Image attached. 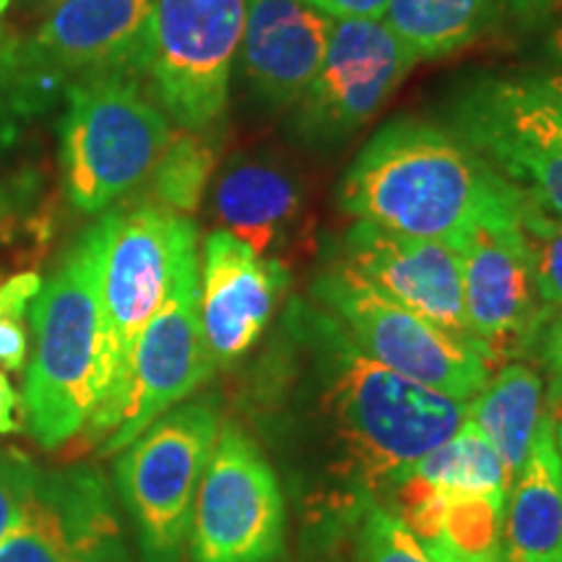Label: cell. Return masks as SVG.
<instances>
[{"mask_svg":"<svg viewBox=\"0 0 562 562\" xmlns=\"http://www.w3.org/2000/svg\"><path fill=\"white\" fill-rule=\"evenodd\" d=\"M281 360L300 375L297 402L321 435L326 469L360 503L385 495L469 417L467 402L396 375L364 355L315 302L294 300L286 311Z\"/></svg>","mask_w":562,"mask_h":562,"instance_id":"cell-1","label":"cell"},{"mask_svg":"<svg viewBox=\"0 0 562 562\" xmlns=\"http://www.w3.org/2000/svg\"><path fill=\"white\" fill-rule=\"evenodd\" d=\"M526 201L459 133L409 115L378 128L339 182L344 214L459 252L480 229L521 224Z\"/></svg>","mask_w":562,"mask_h":562,"instance_id":"cell-2","label":"cell"},{"mask_svg":"<svg viewBox=\"0 0 562 562\" xmlns=\"http://www.w3.org/2000/svg\"><path fill=\"white\" fill-rule=\"evenodd\" d=\"M100 227V351L83 435L104 442L121 419L138 336L159 311L178 252L195 235V224L159 203H140L110 211Z\"/></svg>","mask_w":562,"mask_h":562,"instance_id":"cell-3","label":"cell"},{"mask_svg":"<svg viewBox=\"0 0 562 562\" xmlns=\"http://www.w3.org/2000/svg\"><path fill=\"white\" fill-rule=\"evenodd\" d=\"M102 227H91L68 252L32 305L34 357L21 406L32 438L47 451L83 432L91 414L100 351Z\"/></svg>","mask_w":562,"mask_h":562,"instance_id":"cell-4","label":"cell"},{"mask_svg":"<svg viewBox=\"0 0 562 562\" xmlns=\"http://www.w3.org/2000/svg\"><path fill=\"white\" fill-rule=\"evenodd\" d=\"M170 121L136 76L74 83L63 123V178L70 203L102 214L138 188L170 140Z\"/></svg>","mask_w":562,"mask_h":562,"instance_id":"cell-5","label":"cell"},{"mask_svg":"<svg viewBox=\"0 0 562 562\" xmlns=\"http://www.w3.org/2000/svg\"><path fill=\"white\" fill-rule=\"evenodd\" d=\"M220 427L214 404L188 402L161 414L117 456L115 482L146 562H182Z\"/></svg>","mask_w":562,"mask_h":562,"instance_id":"cell-6","label":"cell"},{"mask_svg":"<svg viewBox=\"0 0 562 562\" xmlns=\"http://www.w3.org/2000/svg\"><path fill=\"white\" fill-rule=\"evenodd\" d=\"M311 297L347 328L364 355L396 375L467 404L490 381L492 364L474 344L406 311L339 261L313 279Z\"/></svg>","mask_w":562,"mask_h":562,"instance_id":"cell-7","label":"cell"},{"mask_svg":"<svg viewBox=\"0 0 562 562\" xmlns=\"http://www.w3.org/2000/svg\"><path fill=\"white\" fill-rule=\"evenodd\" d=\"M250 0H154L146 74L167 117L206 131L222 121Z\"/></svg>","mask_w":562,"mask_h":562,"instance_id":"cell-8","label":"cell"},{"mask_svg":"<svg viewBox=\"0 0 562 562\" xmlns=\"http://www.w3.org/2000/svg\"><path fill=\"white\" fill-rule=\"evenodd\" d=\"M188 542L193 562H273L284 552L286 503L277 469L235 422L216 435Z\"/></svg>","mask_w":562,"mask_h":562,"instance_id":"cell-9","label":"cell"},{"mask_svg":"<svg viewBox=\"0 0 562 562\" xmlns=\"http://www.w3.org/2000/svg\"><path fill=\"white\" fill-rule=\"evenodd\" d=\"M214 360L201 323L199 232L182 243L159 311L138 336L128 391L115 432L102 442L104 456H117L161 414L186 402L214 375Z\"/></svg>","mask_w":562,"mask_h":562,"instance_id":"cell-10","label":"cell"},{"mask_svg":"<svg viewBox=\"0 0 562 562\" xmlns=\"http://www.w3.org/2000/svg\"><path fill=\"white\" fill-rule=\"evenodd\" d=\"M414 66L417 55L381 19H334L318 76L292 104V133L313 149L341 144L381 112Z\"/></svg>","mask_w":562,"mask_h":562,"instance_id":"cell-11","label":"cell"},{"mask_svg":"<svg viewBox=\"0 0 562 562\" xmlns=\"http://www.w3.org/2000/svg\"><path fill=\"white\" fill-rule=\"evenodd\" d=\"M451 131L516 182L529 199L562 220V136L544 123L516 76H484L451 108Z\"/></svg>","mask_w":562,"mask_h":562,"instance_id":"cell-12","label":"cell"},{"mask_svg":"<svg viewBox=\"0 0 562 562\" xmlns=\"http://www.w3.org/2000/svg\"><path fill=\"white\" fill-rule=\"evenodd\" d=\"M469 336L497 364L537 349L550 315L539 302L521 224L480 229L461 250Z\"/></svg>","mask_w":562,"mask_h":562,"instance_id":"cell-13","label":"cell"},{"mask_svg":"<svg viewBox=\"0 0 562 562\" xmlns=\"http://www.w3.org/2000/svg\"><path fill=\"white\" fill-rule=\"evenodd\" d=\"M0 562H125L123 531L104 480L91 469L40 476Z\"/></svg>","mask_w":562,"mask_h":562,"instance_id":"cell-14","label":"cell"},{"mask_svg":"<svg viewBox=\"0 0 562 562\" xmlns=\"http://www.w3.org/2000/svg\"><path fill=\"white\" fill-rule=\"evenodd\" d=\"M151 19L154 0H63L30 45L16 53L13 68L79 81L146 74Z\"/></svg>","mask_w":562,"mask_h":562,"instance_id":"cell-15","label":"cell"},{"mask_svg":"<svg viewBox=\"0 0 562 562\" xmlns=\"http://www.w3.org/2000/svg\"><path fill=\"white\" fill-rule=\"evenodd\" d=\"M336 261L406 311L474 344L463 311L461 252L451 245L398 235L357 220L344 232Z\"/></svg>","mask_w":562,"mask_h":562,"instance_id":"cell-16","label":"cell"},{"mask_svg":"<svg viewBox=\"0 0 562 562\" xmlns=\"http://www.w3.org/2000/svg\"><path fill=\"white\" fill-rule=\"evenodd\" d=\"M199 286L211 360L216 368H232L269 328L290 286V271L279 258L261 256L227 229H216L203 240Z\"/></svg>","mask_w":562,"mask_h":562,"instance_id":"cell-17","label":"cell"},{"mask_svg":"<svg viewBox=\"0 0 562 562\" xmlns=\"http://www.w3.org/2000/svg\"><path fill=\"white\" fill-rule=\"evenodd\" d=\"M334 19L307 0H250L240 60L245 81L269 110H286L318 76Z\"/></svg>","mask_w":562,"mask_h":562,"instance_id":"cell-18","label":"cell"},{"mask_svg":"<svg viewBox=\"0 0 562 562\" xmlns=\"http://www.w3.org/2000/svg\"><path fill=\"white\" fill-rule=\"evenodd\" d=\"M385 495V508L409 526L435 562H505V501L440 490L414 476H402Z\"/></svg>","mask_w":562,"mask_h":562,"instance_id":"cell-19","label":"cell"},{"mask_svg":"<svg viewBox=\"0 0 562 562\" xmlns=\"http://www.w3.org/2000/svg\"><path fill=\"white\" fill-rule=\"evenodd\" d=\"M214 211L229 235L269 256L290 240L297 227L302 186L297 175L277 157L243 154L232 159L216 180Z\"/></svg>","mask_w":562,"mask_h":562,"instance_id":"cell-20","label":"cell"},{"mask_svg":"<svg viewBox=\"0 0 562 562\" xmlns=\"http://www.w3.org/2000/svg\"><path fill=\"white\" fill-rule=\"evenodd\" d=\"M505 562H562V453L547 412L529 459L513 476L503 516Z\"/></svg>","mask_w":562,"mask_h":562,"instance_id":"cell-21","label":"cell"},{"mask_svg":"<svg viewBox=\"0 0 562 562\" xmlns=\"http://www.w3.org/2000/svg\"><path fill=\"white\" fill-rule=\"evenodd\" d=\"M547 412L542 375L524 362L503 364L469 402V419L495 446L510 482L529 459Z\"/></svg>","mask_w":562,"mask_h":562,"instance_id":"cell-22","label":"cell"},{"mask_svg":"<svg viewBox=\"0 0 562 562\" xmlns=\"http://www.w3.org/2000/svg\"><path fill=\"white\" fill-rule=\"evenodd\" d=\"M529 3L533 0H389L381 21L417 60H432L474 45Z\"/></svg>","mask_w":562,"mask_h":562,"instance_id":"cell-23","label":"cell"},{"mask_svg":"<svg viewBox=\"0 0 562 562\" xmlns=\"http://www.w3.org/2000/svg\"><path fill=\"white\" fill-rule=\"evenodd\" d=\"M402 476H414V480L440 490L472 492V495H487L497 497V501H508L510 490L503 459L469 417L451 438L414 463Z\"/></svg>","mask_w":562,"mask_h":562,"instance_id":"cell-24","label":"cell"},{"mask_svg":"<svg viewBox=\"0 0 562 562\" xmlns=\"http://www.w3.org/2000/svg\"><path fill=\"white\" fill-rule=\"evenodd\" d=\"M216 167V138L206 131L180 128L170 133L165 151L154 167V195L159 206L175 214H193Z\"/></svg>","mask_w":562,"mask_h":562,"instance_id":"cell-25","label":"cell"},{"mask_svg":"<svg viewBox=\"0 0 562 562\" xmlns=\"http://www.w3.org/2000/svg\"><path fill=\"white\" fill-rule=\"evenodd\" d=\"M521 232L529 248L533 284L544 313L552 315L562 305V220L526 201Z\"/></svg>","mask_w":562,"mask_h":562,"instance_id":"cell-26","label":"cell"},{"mask_svg":"<svg viewBox=\"0 0 562 562\" xmlns=\"http://www.w3.org/2000/svg\"><path fill=\"white\" fill-rule=\"evenodd\" d=\"M357 562H435L402 518L383 503H360Z\"/></svg>","mask_w":562,"mask_h":562,"instance_id":"cell-27","label":"cell"},{"mask_svg":"<svg viewBox=\"0 0 562 562\" xmlns=\"http://www.w3.org/2000/svg\"><path fill=\"white\" fill-rule=\"evenodd\" d=\"M40 476L26 456L16 451L0 453V542L16 526L26 501L37 490Z\"/></svg>","mask_w":562,"mask_h":562,"instance_id":"cell-28","label":"cell"},{"mask_svg":"<svg viewBox=\"0 0 562 562\" xmlns=\"http://www.w3.org/2000/svg\"><path fill=\"white\" fill-rule=\"evenodd\" d=\"M516 81L537 115L562 136V70L524 74L516 76Z\"/></svg>","mask_w":562,"mask_h":562,"instance_id":"cell-29","label":"cell"},{"mask_svg":"<svg viewBox=\"0 0 562 562\" xmlns=\"http://www.w3.org/2000/svg\"><path fill=\"white\" fill-rule=\"evenodd\" d=\"M539 362L544 364L550 389H547V409L562 412V305L547 318L537 341Z\"/></svg>","mask_w":562,"mask_h":562,"instance_id":"cell-30","label":"cell"},{"mask_svg":"<svg viewBox=\"0 0 562 562\" xmlns=\"http://www.w3.org/2000/svg\"><path fill=\"white\" fill-rule=\"evenodd\" d=\"M26 364L24 318L0 315V370L21 372Z\"/></svg>","mask_w":562,"mask_h":562,"instance_id":"cell-31","label":"cell"},{"mask_svg":"<svg viewBox=\"0 0 562 562\" xmlns=\"http://www.w3.org/2000/svg\"><path fill=\"white\" fill-rule=\"evenodd\" d=\"M315 9L336 21L347 19H383L389 0H307Z\"/></svg>","mask_w":562,"mask_h":562,"instance_id":"cell-32","label":"cell"},{"mask_svg":"<svg viewBox=\"0 0 562 562\" xmlns=\"http://www.w3.org/2000/svg\"><path fill=\"white\" fill-rule=\"evenodd\" d=\"M21 417H24V406H21L19 393L13 391L9 375L0 370V435L19 432L24 427Z\"/></svg>","mask_w":562,"mask_h":562,"instance_id":"cell-33","label":"cell"},{"mask_svg":"<svg viewBox=\"0 0 562 562\" xmlns=\"http://www.w3.org/2000/svg\"><path fill=\"white\" fill-rule=\"evenodd\" d=\"M5 5H9V0H0V74H9L13 63H16V53H19L16 42L11 37L9 24H5L3 19Z\"/></svg>","mask_w":562,"mask_h":562,"instance_id":"cell-34","label":"cell"},{"mask_svg":"<svg viewBox=\"0 0 562 562\" xmlns=\"http://www.w3.org/2000/svg\"><path fill=\"white\" fill-rule=\"evenodd\" d=\"M547 45H550V53L554 55V58H558V63H562V16L558 19V24L552 26Z\"/></svg>","mask_w":562,"mask_h":562,"instance_id":"cell-35","label":"cell"},{"mask_svg":"<svg viewBox=\"0 0 562 562\" xmlns=\"http://www.w3.org/2000/svg\"><path fill=\"white\" fill-rule=\"evenodd\" d=\"M558 446H560V453H562V419L558 422Z\"/></svg>","mask_w":562,"mask_h":562,"instance_id":"cell-36","label":"cell"},{"mask_svg":"<svg viewBox=\"0 0 562 562\" xmlns=\"http://www.w3.org/2000/svg\"><path fill=\"white\" fill-rule=\"evenodd\" d=\"M42 3H47V5H58V3H63V0H42Z\"/></svg>","mask_w":562,"mask_h":562,"instance_id":"cell-37","label":"cell"}]
</instances>
